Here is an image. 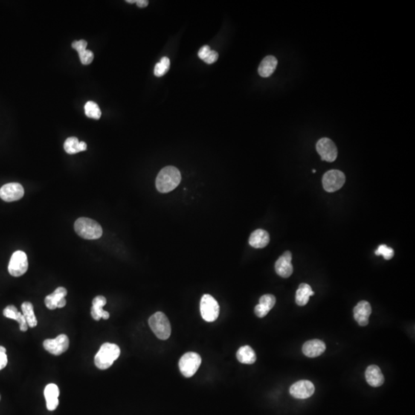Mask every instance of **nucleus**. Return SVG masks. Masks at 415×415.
<instances>
[{"label":"nucleus","mask_w":415,"mask_h":415,"mask_svg":"<svg viewBox=\"0 0 415 415\" xmlns=\"http://www.w3.org/2000/svg\"><path fill=\"white\" fill-rule=\"evenodd\" d=\"M0 400H1V395H0Z\"/></svg>","instance_id":"obj_41"},{"label":"nucleus","mask_w":415,"mask_h":415,"mask_svg":"<svg viewBox=\"0 0 415 415\" xmlns=\"http://www.w3.org/2000/svg\"><path fill=\"white\" fill-rule=\"evenodd\" d=\"M0 352H2V353H6V352H7V349H6L4 346H0Z\"/></svg>","instance_id":"obj_38"},{"label":"nucleus","mask_w":415,"mask_h":415,"mask_svg":"<svg viewBox=\"0 0 415 415\" xmlns=\"http://www.w3.org/2000/svg\"><path fill=\"white\" fill-rule=\"evenodd\" d=\"M179 170L174 166H167L160 171L157 175L155 186L161 193H168L174 190L181 181Z\"/></svg>","instance_id":"obj_1"},{"label":"nucleus","mask_w":415,"mask_h":415,"mask_svg":"<svg viewBox=\"0 0 415 415\" xmlns=\"http://www.w3.org/2000/svg\"><path fill=\"white\" fill-rule=\"evenodd\" d=\"M316 149L323 161L333 163L338 157V149L335 143L330 139L322 138L318 140L316 144Z\"/></svg>","instance_id":"obj_9"},{"label":"nucleus","mask_w":415,"mask_h":415,"mask_svg":"<svg viewBox=\"0 0 415 415\" xmlns=\"http://www.w3.org/2000/svg\"><path fill=\"white\" fill-rule=\"evenodd\" d=\"M67 290L63 287H59L55 290L54 292L45 297V305L50 310L63 308L66 305V300L65 298Z\"/></svg>","instance_id":"obj_13"},{"label":"nucleus","mask_w":415,"mask_h":415,"mask_svg":"<svg viewBox=\"0 0 415 415\" xmlns=\"http://www.w3.org/2000/svg\"><path fill=\"white\" fill-rule=\"evenodd\" d=\"M20 312L18 311L17 308L14 305H8L5 309L4 310V315L6 318H10V319L17 320L19 318Z\"/></svg>","instance_id":"obj_30"},{"label":"nucleus","mask_w":415,"mask_h":415,"mask_svg":"<svg viewBox=\"0 0 415 415\" xmlns=\"http://www.w3.org/2000/svg\"><path fill=\"white\" fill-rule=\"evenodd\" d=\"M16 321L19 322V329H20L22 332H27V331L28 330V323H27L25 317L24 316V315H22V313H20V315H19V318H17Z\"/></svg>","instance_id":"obj_34"},{"label":"nucleus","mask_w":415,"mask_h":415,"mask_svg":"<svg viewBox=\"0 0 415 415\" xmlns=\"http://www.w3.org/2000/svg\"><path fill=\"white\" fill-rule=\"evenodd\" d=\"M376 256H382L386 260H390L394 257L395 251L393 248H390L386 245H381L378 246V249L375 251Z\"/></svg>","instance_id":"obj_29"},{"label":"nucleus","mask_w":415,"mask_h":415,"mask_svg":"<svg viewBox=\"0 0 415 415\" xmlns=\"http://www.w3.org/2000/svg\"><path fill=\"white\" fill-rule=\"evenodd\" d=\"M371 314L372 307L367 301H361L354 308V318L359 326H367Z\"/></svg>","instance_id":"obj_15"},{"label":"nucleus","mask_w":415,"mask_h":415,"mask_svg":"<svg viewBox=\"0 0 415 415\" xmlns=\"http://www.w3.org/2000/svg\"><path fill=\"white\" fill-rule=\"evenodd\" d=\"M24 195L22 185L17 182L8 183L0 189V198L7 202L18 201Z\"/></svg>","instance_id":"obj_11"},{"label":"nucleus","mask_w":415,"mask_h":415,"mask_svg":"<svg viewBox=\"0 0 415 415\" xmlns=\"http://www.w3.org/2000/svg\"><path fill=\"white\" fill-rule=\"evenodd\" d=\"M237 359L239 362L242 364H254L256 361V352L250 346H242L238 350Z\"/></svg>","instance_id":"obj_24"},{"label":"nucleus","mask_w":415,"mask_h":415,"mask_svg":"<svg viewBox=\"0 0 415 415\" xmlns=\"http://www.w3.org/2000/svg\"><path fill=\"white\" fill-rule=\"evenodd\" d=\"M29 263L27 254L22 251L13 253L9 263V273L13 277H19L28 270Z\"/></svg>","instance_id":"obj_8"},{"label":"nucleus","mask_w":415,"mask_h":415,"mask_svg":"<svg viewBox=\"0 0 415 415\" xmlns=\"http://www.w3.org/2000/svg\"><path fill=\"white\" fill-rule=\"evenodd\" d=\"M218 59H219V54H218L217 52L211 50L210 54L208 55L207 57L203 61L208 64H213L216 62V61L218 60Z\"/></svg>","instance_id":"obj_33"},{"label":"nucleus","mask_w":415,"mask_h":415,"mask_svg":"<svg viewBox=\"0 0 415 415\" xmlns=\"http://www.w3.org/2000/svg\"><path fill=\"white\" fill-rule=\"evenodd\" d=\"M275 303L276 298L273 294H265L259 299V305L268 311L272 309Z\"/></svg>","instance_id":"obj_28"},{"label":"nucleus","mask_w":415,"mask_h":415,"mask_svg":"<svg viewBox=\"0 0 415 415\" xmlns=\"http://www.w3.org/2000/svg\"><path fill=\"white\" fill-rule=\"evenodd\" d=\"M292 256L289 251H285L275 262V271L281 277H290L293 273V266L291 264Z\"/></svg>","instance_id":"obj_14"},{"label":"nucleus","mask_w":415,"mask_h":415,"mask_svg":"<svg viewBox=\"0 0 415 415\" xmlns=\"http://www.w3.org/2000/svg\"><path fill=\"white\" fill-rule=\"evenodd\" d=\"M200 311L204 321L208 322L216 321L219 315V305L217 301L210 294H204L200 302Z\"/></svg>","instance_id":"obj_5"},{"label":"nucleus","mask_w":415,"mask_h":415,"mask_svg":"<svg viewBox=\"0 0 415 415\" xmlns=\"http://www.w3.org/2000/svg\"><path fill=\"white\" fill-rule=\"evenodd\" d=\"M70 340L67 335H60L55 339H47L44 341L43 347L52 355H60L68 350Z\"/></svg>","instance_id":"obj_10"},{"label":"nucleus","mask_w":415,"mask_h":415,"mask_svg":"<svg viewBox=\"0 0 415 415\" xmlns=\"http://www.w3.org/2000/svg\"><path fill=\"white\" fill-rule=\"evenodd\" d=\"M315 292L311 289L308 284L302 283L299 285L298 289L296 291L295 302L299 306H304L308 304L309 297L313 296Z\"/></svg>","instance_id":"obj_22"},{"label":"nucleus","mask_w":415,"mask_h":415,"mask_svg":"<svg viewBox=\"0 0 415 415\" xmlns=\"http://www.w3.org/2000/svg\"><path fill=\"white\" fill-rule=\"evenodd\" d=\"M47 407L49 410H54L59 405V389L56 384H50L45 387L44 390Z\"/></svg>","instance_id":"obj_18"},{"label":"nucleus","mask_w":415,"mask_h":415,"mask_svg":"<svg viewBox=\"0 0 415 415\" xmlns=\"http://www.w3.org/2000/svg\"><path fill=\"white\" fill-rule=\"evenodd\" d=\"M312 172H313V173H315V172H316V170H315V169H313V170H312Z\"/></svg>","instance_id":"obj_40"},{"label":"nucleus","mask_w":415,"mask_h":415,"mask_svg":"<svg viewBox=\"0 0 415 415\" xmlns=\"http://www.w3.org/2000/svg\"><path fill=\"white\" fill-rule=\"evenodd\" d=\"M75 231L81 238L94 240L102 236V226L93 219L79 218L75 222Z\"/></svg>","instance_id":"obj_3"},{"label":"nucleus","mask_w":415,"mask_h":415,"mask_svg":"<svg viewBox=\"0 0 415 415\" xmlns=\"http://www.w3.org/2000/svg\"><path fill=\"white\" fill-rule=\"evenodd\" d=\"M277 65L278 60L274 56H266L262 59L259 65V70H258L259 74L263 78L269 77L275 71Z\"/></svg>","instance_id":"obj_21"},{"label":"nucleus","mask_w":415,"mask_h":415,"mask_svg":"<svg viewBox=\"0 0 415 415\" xmlns=\"http://www.w3.org/2000/svg\"><path fill=\"white\" fill-rule=\"evenodd\" d=\"M85 113L88 118L94 119V120H99L102 116V112H101L98 104L93 101L87 102L85 104Z\"/></svg>","instance_id":"obj_26"},{"label":"nucleus","mask_w":415,"mask_h":415,"mask_svg":"<svg viewBox=\"0 0 415 415\" xmlns=\"http://www.w3.org/2000/svg\"><path fill=\"white\" fill-rule=\"evenodd\" d=\"M120 353L121 351L117 344L105 343L95 356V364L100 370L109 368L114 361L118 359Z\"/></svg>","instance_id":"obj_2"},{"label":"nucleus","mask_w":415,"mask_h":415,"mask_svg":"<svg viewBox=\"0 0 415 415\" xmlns=\"http://www.w3.org/2000/svg\"><path fill=\"white\" fill-rule=\"evenodd\" d=\"M345 182V175L341 171L337 169L328 171L322 178V185L325 190L334 192L339 190Z\"/></svg>","instance_id":"obj_7"},{"label":"nucleus","mask_w":415,"mask_h":415,"mask_svg":"<svg viewBox=\"0 0 415 415\" xmlns=\"http://www.w3.org/2000/svg\"><path fill=\"white\" fill-rule=\"evenodd\" d=\"M149 325L157 338L167 340L172 333V328L167 316L161 311H158L149 318Z\"/></svg>","instance_id":"obj_4"},{"label":"nucleus","mask_w":415,"mask_h":415,"mask_svg":"<svg viewBox=\"0 0 415 415\" xmlns=\"http://www.w3.org/2000/svg\"><path fill=\"white\" fill-rule=\"evenodd\" d=\"M87 45H88V43H87L86 41L82 39V40L73 42V44H72V47L79 53L82 50H86Z\"/></svg>","instance_id":"obj_32"},{"label":"nucleus","mask_w":415,"mask_h":415,"mask_svg":"<svg viewBox=\"0 0 415 415\" xmlns=\"http://www.w3.org/2000/svg\"><path fill=\"white\" fill-rule=\"evenodd\" d=\"M366 381L372 387H378L382 385L384 382V377L381 369L377 365H371L367 367L365 372Z\"/></svg>","instance_id":"obj_19"},{"label":"nucleus","mask_w":415,"mask_h":415,"mask_svg":"<svg viewBox=\"0 0 415 415\" xmlns=\"http://www.w3.org/2000/svg\"><path fill=\"white\" fill-rule=\"evenodd\" d=\"M106 297L104 296L99 295L95 297L93 301V307L91 309V315L93 319L99 321L101 318L107 320L109 318V313L108 311H104L103 307L106 305Z\"/></svg>","instance_id":"obj_17"},{"label":"nucleus","mask_w":415,"mask_h":415,"mask_svg":"<svg viewBox=\"0 0 415 415\" xmlns=\"http://www.w3.org/2000/svg\"><path fill=\"white\" fill-rule=\"evenodd\" d=\"M326 350V345L322 341L318 339L307 341L302 347V352L308 358H316L322 355Z\"/></svg>","instance_id":"obj_16"},{"label":"nucleus","mask_w":415,"mask_h":415,"mask_svg":"<svg viewBox=\"0 0 415 415\" xmlns=\"http://www.w3.org/2000/svg\"><path fill=\"white\" fill-rule=\"evenodd\" d=\"M78 53H79L81 62L83 65H89L93 62V59H94V54L90 50H84Z\"/></svg>","instance_id":"obj_31"},{"label":"nucleus","mask_w":415,"mask_h":415,"mask_svg":"<svg viewBox=\"0 0 415 415\" xmlns=\"http://www.w3.org/2000/svg\"><path fill=\"white\" fill-rule=\"evenodd\" d=\"M270 242V236L268 232L263 229H258L251 233L249 238V244L255 248H265Z\"/></svg>","instance_id":"obj_20"},{"label":"nucleus","mask_w":415,"mask_h":415,"mask_svg":"<svg viewBox=\"0 0 415 415\" xmlns=\"http://www.w3.org/2000/svg\"><path fill=\"white\" fill-rule=\"evenodd\" d=\"M210 52H211L210 47H209V45H204V47H201L199 51H198V57L202 59V60H204V59L207 57L208 55L210 54Z\"/></svg>","instance_id":"obj_35"},{"label":"nucleus","mask_w":415,"mask_h":415,"mask_svg":"<svg viewBox=\"0 0 415 415\" xmlns=\"http://www.w3.org/2000/svg\"><path fill=\"white\" fill-rule=\"evenodd\" d=\"M135 1H136V0H127V1H126V2H127L128 4H134V3H135Z\"/></svg>","instance_id":"obj_39"},{"label":"nucleus","mask_w":415,"mask_h":415,"mask_svg":"<svg viewBox=\"0 0 415 415\" xmlns=\"http://www.w3.org/2000/svg\"><path fill=\"white\" fill-rule=\"evenodd\" d=\"M7 363H8V359H7V354L0 352V370H2L4 367H6Z\"/></svg>","instance_id":"obj_36"},{"label":"nucleus","mask_w":415,"mask_h":415,"mask_svg":"<svg viewBox=\"0 0 415 415\" xmlns=\"http://www.w3.org/2000/svg\"><path fill=\"white\" fill-rule=\"evenodd\" d=\"M135 3H136L137 6L139 7H141V8L146 7L149 5V1H147V0H136Z\"/></svg>","instance_id":"obj_37"},{"label":"nucleus","mask_w":415,"mask_h":415,"mask_svg":"<svg viewBox=\"0 0 415 415\" xmlns=\"http://www.w3.org/2000/svg\"><path fill=\"white\" fill-rule=\"evenodd\" d=\"M169 67H170V60L169 58L163 57L161 61L155 65L154 74L157 77H161L169 71Z\"/></svg>","instance_id":"obj_27"},{"label":"nucleus","mask_w":415,"mask_h":415,"mask_svg":"<svg viewBox=\"0 0 415 415\" xmlns=\"http://www.w3.org/2000/svg\"><path fill=\"white\" fill-rule=\"evenodd\" d=\"M64 149L70 155H74L79 152H83L87 149V145L85 142H79L76 137H70L64 143Z\"/></svg>","instance_id":"obj_23"},{"label":"nucleus","mask_w":415,"mask_h":415,"mask_svg":"<svg viewBox=\"0 0 415 415\" xmlns=\"http://www.w3.org/2000/svg\"><path fill=\"white\" fill-rule=\"evenodd\" d=\"M22 315L25 317L29 327L34 328L37 326V319L33 311V305L31 302H25L22 303Z\"/></svg>","instance_id":"obj_25"},{"label":"nucleus","mask_w":415,"mask_h":415,"mask_svg":"<svg viewBox=\"0 0 415 415\" xmlns=\"http://www.w3.org/2000/svg\"><path fill=\"white\" fill-rule=\"evenodd\" d=\"M315 390L313 383L307 380H302L293 384L290 387L289 391L291 396L297 399H306L313 395Z\"/></svg>","instance_id":"obj_12"},{"label":"nucleus","mask_w":415,"mask_h":415,"mask_svg":"<svg viewBox=\"0 0 415 415\" xmlns=\"http://www.w3.org/2000/svg\"><path fill=\"white\" fill-rule=\"evenodd\" d=\"M201 356L195 352H188L182 355L178 363V366L183 376L191 378L196 373L198 367L201 365Z\"/></svg>","instance_id":"obj_6"}]
</instances>
